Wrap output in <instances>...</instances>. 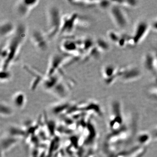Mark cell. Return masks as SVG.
Listing matches in <instances>:
<instances>
[{
  "label": "cell",
  "mask_w": 157,
  "mask_h": 157,
  "mask_svg": "<svg viewBox=\"0 0 157 157\" xmlns=\"http://www.w3.org/2000/svg\"><path fill=\"white\" fill-rule=\"evenodd\" d=\"M39 2V1L37 0H19L15 4V12L19 17L25 18L28 16Z\"/></svg>",
  "instance_id": "277c9868"
},
{
  "label": "cell",
  "mask_w": 157,
  "mask_h": 157,
  "mask_svg": "<svg viewBox=\"0 0 157 157\" xmlns=\"http://www.w3.org/2000/svg\"><path fill=\"white\" fill-rule=\"evenodd\" d=\"M79 16L76 13L66 14L62 17L59 35H70L78 25Z\"/></svg>",
  "instance_id": "3957f363"
},
{
  "label": "cell",
  "mask_w": 157,
  "mask_h": 157,
  "mask_svg": "<svg viewBox=\"0 0 157 157\" xmlns=\"http://www.w3.org/2000/svg\"><path fill=\"white\" fill-rule=\"evenodd\" d=\"M13 105L18 109H22L25 106L26 96L23 92L19 91L13 95L12 98Z\"/></svg>",
  "instance_id": "9c48e42d"
},
{
  "label": "cell",
  "mask_w": 157,
  "mask_h": 157,
  "mask_svg": "<svg viewBox=\"0 0 157 157\" xmlns=\"http://www.w3.org/2000/svg\"><path fill=\"white\" fill-rule=\"evenodd\" d=\"M17 27V26H15L12 22L9 20H4L1 22L0 25L1 38V39L10 38L15 34Z\"/></svg>",
  "instance_id": "52a82bcc"
},
{
  "label": "cell",
  "mask_w": 157,
  "mask_h": 157,
  "mask_svg": "<svg viewBox=\"0 0 157 157\" xmlns=\"http://www.w3.org/2000/svg\"><path fill=\"white\" fill-rule=\"evenodd\" d=\"M13 114V110L10 106L5 102L1 103V114L4 117L11 116Z\"/></svg>",
  "instance_id": "8fae6325"
},
{
  "label": "cell",
  "mask_w": 157,
  "mask_h": 157,
  "mask_svg": "<svg viewBox=\"0 0 157 157\" xmlns=\"http://www.w3.org/2000/svg\"><path fill=\"white\" fill-rule=\"evenodd\" d=\"M51 92L57 96L63 98L66 97L68 94V88L67 87V85L62 79L55 86Z\"/></svg>",
  "instance_id": "ba28073f"
},
{
  "label": "cell",
  "mask_w": 157,
  "mask_h": 157,
  "mask_svg": "<svg viewBox=\"0 0 157 157\" xmlns=\"http://www.w3.org/2000/svg\"><path fill=\"white\" fill-rule=\"evenodd\" d=\"M11 74L9 70H1L0 80L1 83H5L10 80Z\"/></svg>",
  "instance_id": "7c38bea8"
},
{
  "label": "cell",
  "mask_w": 157,
  "mask_h": 157,
  "mask_svg": "<svg viewBox=\"0 0 157 157\" xmlns=\"http://www.w3.org/2000/svg\"><path fill=\"white\" fill-rule=\"evenodd\" d=\"M69 55L63 53H55L51 56L49 63L46 75L51 76L59 73L65 59L69 57Z\"/></svg>",
  "instance_id": "5b68a950"
},
{
  "label": "cell",
  "mask_w": 157,
  "mask_h": 157,
  "mask_svg": "<svg viewBox=\"0 0 157 157\" xmlns=\"http://www.w3.org/2000/svg\"><path fill=\"white\" fill-rule=\"evenodd\" d=\"M26 37V27L24 24H19L14 35L1 46V70H9L11 65L18 58Z\"/></svg>",
  "instance_id": "6da1fadb"
},
{
  "label": "cell",
  "mask_w": 157,
  "mask_h": 157,
  "mask_svg": "<svg viewBox=\"0 0 157 157\" xmlns=\"http://www.w3.org/2000/svg\"><path fill=\"white\" fill-rule=\"evenodd\" d=\"M18 140L13 137H7L1 140V147L3 150H6L10 148L11 146L17 142Z\"/></svg>",
  "instance_id": "30bf717a"
},
{
  "label": "cell",
  "mask_w": 157,
  "mask_h": 157,
  "mask_svg": "<svg viewBox=\"0 0 157 157\" xmlns=\"http://www.w3.org/2000/svg\"><path fill=\"white\" fill-rule=\"evenodd\" d=\"M31 38L32 44L38 50L44 51L47 49L49 39L46 33L40 30H35L32 34Z\"/></svg>",
  "instance_id": "8992f818"
},
{
  "label": "cell",
  "mask_w": 157,
  "mask_h": 157,
  "mask_svg": "<svg viewBox=\"0 0 157 157\" xmlns=\"http://www.w3.org/2000/svg\"><path fill=\"white\" fill-rule=\"evenodd\" d=\"M47 29L46 33L49 40L59 35L62 17L59 7L51 5L47 11Z\"/></svg>",
  "instance_id": "7a4b0ae2"
}]
</instances>
